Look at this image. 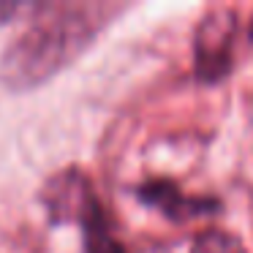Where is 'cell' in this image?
Segmentation results:
<instances>
[{
	"instance_id": "cell-3",
	"label": "cell",
	"mask_w": 253,
	"mask_h": 253,
	"mask_svg": "<svg viewBox=\"0 0 253 253\" xmlns=\"http://www.w3.org/2000/svg\"><path fill=\"white\" fill-rule=\"evenodd\" d=\"M41 202L49 212L52 223H79L90 220L101 210V202L93 191V182L82 169H66L49 177L41 188Z\"/></svg>"
},
{
	"instance_id": "cell-7",
	"label": "cell",
	"mask_w": 253,
	"mask_h": 253,
	"mask_svg": "<svg viewBox=\"0 0 253 253\" xmlns=\"http://www.w3.org/2000/svg\"><path fill=\"white\" fill-rule=\"evenodd\" d=\"M22 8H28V6H25V3H17V0H11V3H8V0H0V25L14 19Z\"/></svg>"
},
{
	"instance_id": "cell-8",
	"label": "cell",
	"mask_w": 253,
	"mask_h": 253,
	"mask_svg": "<svg viewBox=\"0 0 253 253\" xmlns=\"http://www.w3.org/2000/svg\"><path fill=\"white\" fill-rule=\"evenodd\" d=\"M248 39H251V44H253V19H251V28H248Z\"/></svg>"
},
{
	"instance_id": "cell-4",
	"label": "cell",
	"mask_w": 253,
	"mask_h": 253,
	"mask_svg": "<svg viewBox=\"0 0 253 253\" xmlns=\"http://www.w3.org/2000/svg\"><path fill=\"white\" fill-rule=\"evenodd\" d=\"M136 199L147 207L158 210L166 220H174V223L218 215L223 210V202L218 196H188L174 180H164V177L136 185Z\"/></svg>"
},
{
	"instance_id": "cell-2",
	"label": "cell",
	"mask_w": 253,
	"mask_h": 253,
	"mask_svg": "<svg viewBox=\"0 0 253 253\" xmlns=\"http://www.w3.org/2000/svg\"><path fill=\"white\" fill-rule=\"evenodd\" d=\"M240 22L231 8H212L193 33V74L202 84H220L234 71Z\"/></svg>"
},
{
	"instance_id": "cell-5",
	"label": "cell",
	"mask_w": 253,
	"mask_h": 253,
	"mask_svg": "<svg viewBox=\"0 0 253 253\" xmlns=\"http://www.w3.org/2000/svg\"><path fill=\"white\" fill-rule=\"evenodd\" d=\"M82 231H84V253H126L123 242L112 234V226H109L104 207L90 220H84Z\"/></svg>"
},
{
	"instance_id": "cell-6",
	"label": "cell",
	"mask_w": 253,
	"mask_h": 253,
	"mask_svg": "<svg viewBox=\"0 0 253 253\" xmlns=\"http://www.w3.org/2000/svg\"><path fill=\"white\" fill-rule=\"evenodd\" d=\"M188 253H248V251H245V242L237 234L218 229V226H210V229H202L193 237Z\"/></svg>"
},
{
	"instance_id": "cell-1",
	"label": "cell",
	"mask_w": 253,
	"mask_h": 253,
	"mask_svg": "<svg viewBox=\"0 0 253 253\" xmlns=\"http://www.w3.org/2000/svg\"><path fill=\"white\" fill-rule=\"evenodd\" d=\"M28 30L3 52L0 79L14 90L36 87L74 60L115 14L101 3H36Z\"/></svg>"
}]
</instances>
